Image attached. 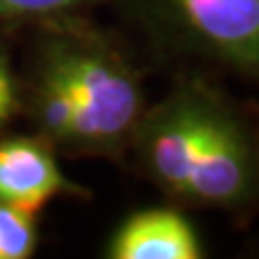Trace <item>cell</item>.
Returning <instances> with one entry per match:
<instances>
[{"label":"cell","mask_w":259,"mask_h":259,"mask_svg":"<svg viewBox=\"0 0 259 259\" xmlns=\"http://www.w3.org/2000/svg\"><path fill=\"white\" fill-rule=\"evenodd\" d=\"M79 103L92 147L113 144L139 115V89L132 74L113 56L87 44H58L46 63Z\"/></svg>","instance_id":"1"},{"label":"cell","mask_w":259,"mask_h":259,"mask_svg":"<svg viewBox=\"0 0 259 259\" xmlns=\"http://www.w3.org/2000/svg\"><path fill=\"white\" fill-rule=\"evenodd\" d=\"M190 46L259 74V0H154Z\"/></svg>","instance_id":"2"},{"label":"cell","mask_w":259,"mask_h":259,"mask_svg":"<svg viewBox=\"0 0 259 259\" xmlns=\"http://www.w3.org/2000/svg\"><path fill=\"white\" fill-rule=\"evenodd\" d=\"M219 103L202 94H178L151 113L142 132V154L151 176L183 194Z\"/></svg>","instance_id":"3"},{"label":"cell","mask_w":259,"mask_h":259,"mask_svg":"<svg viewBox=\"0 0 259 259\" xmlns=\"http://www.w3.org/2000/svg\"><path fill=\"white\" fill-rule=\"evenodd\" d=\"M257 183V158L242 125L226 108H216L194 161L183 197L209 204L245 202Z\"/></svg>","instance_id":"4"},{"label":"cell","mask_w":259,"mask_h":259,"mask_svg":"<svg viewBox=\"0 0 259 259\" xmlns=\"http://www.w3.org/2000/svg\"><path fill=\"white\" fill-rule=\"evenodd\" d=\"M74 190L65 180L56 158L31 139H10L0 144V202L34 213L56 194Z\"/></svg>","instance_id":"5"},{"label":"cell","mask_w":259,"mask_h":259,"mask_svg":"<svg viewBox=\"0 0 259 259\" xmlns=\"http://www.w3.org/2000/svg\"><path fill=\"white\" fill-rule=\"evenodd\" d=\"M108 254L113 259H197L202 247L180 213L149 209L122 223Z\"/></svg>","instance_id":"6"},{"label":"cell","mask_w":259,"mask_h":259,"mask_svg":"<svg viewBox=\"0 0 259 259\" xmlns=\"http://www.w3.org/2000/svg\"><path fill=\"white\" fill-rule=\"evenodd\" d=\"M36 111H38V120H41L44 130L51 137L67 142V144H87V147H92L89 125H87V118H84L79 103L74 101V96L65 87V82L48 65H44V72H41Z\"/></svg>","instance_id":"7"},{"label":"cell","mask_w":259,"mask_h":259,"mask_svg":"<svg viewBox=\"0 0 259 259\" xmlns=\"http://www.w3.org/2000/svg\"><path fill=\"white\" fill-rule=\"evenodd\" d=\"M36 228L31 213L0 202V259H24L34 254Z\"/></svg>","instance_id":"8"},{"label":"cell","mask_w":259,"mask_h":259,"mask_svg":"<svg viewBox=\"0 0 259 259\" xmlns=\"http://www.w3.org/2000/svg\"><path fill=\"white\" fill-rule=\"evenodd\" d=\"M84 3L89 0H0V17H46V15L74 10Z\"/></svg>","instance_id":"9"},{"label":"cell","mask_w":259,"mask_h":259,"mask_svg":"<svg viewBox=\"0 0 259 259\" xmlns=\"http://www.w3.org/2000/svg\"><path fill=\"white\" fill-rule=\"evenodd\" d=\"M15 106V92H12V82H10V72L5 60L0 58V115L8 118Z\"/></svg>","instance_id":"10"},{"label":"cell","mask_w":259,"mask_h":259,"mask_svg":"<svg viewBox=\"0 0 259 259\" xmlns=\"http://www.w3.org/2000/svg\"><path fill=\"white\" fill-rule=\"evenodd\" d=\"M3 120H8V118H3V115H0V122H3Z\"/></svg>","instance_id":"11"}]
</instances>
